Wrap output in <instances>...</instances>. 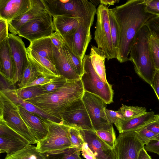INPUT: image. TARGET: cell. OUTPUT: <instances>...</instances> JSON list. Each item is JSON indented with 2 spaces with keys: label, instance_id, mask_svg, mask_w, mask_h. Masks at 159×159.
<instances>
[{
  "label": "cell",
  "instance_id": "obj_1",
  "mask_svg": "<svg viewBox=\"0 0 159 159\" xmlns=\"http://www.w3.org/2000/svg\"><path fill=\"white\" fill-rule=\"evenodd\" d=\"M145 0H129L110 9L120 30L117 60L120 63L129 61L128 56L138 32L151 18L155 16L145 10Z\"/></svg>",
  "mask_w": 159,
  "mask_h": 159
},
{
  "label": "cell",
  "instance_id": "obj_2",
  "mask_svg": "<svg viewBox=\"0 0 159 159\" xmlns=\"http://www.w3.org/2000/svg\"><path fill=\"white\" fill-rule=\"evenodd\" d=\"M84 92L81 79L67 80L57 90L25 101L51 117L61 121L62 113L73 102L82 98Z\"/></svg>",
  "mask_w": 159,
  "mask_h": 159
},
{
  "label": "cell",
  "instance_id": "obj_3",
  "mask_svg": "<svg viewBox=\"0 0 159 159\" xmlns=\"http://www.w3.org/2000/svg\"><path fill=\"white\" fill-rule=\"evenodd\" d=\"M151 32L145 25L138 32L131 47L129 61L135 71L144 81L151 85L157 72L153 66L150 46Z\"/></svg>",
  "mask_w": 159,
  "mask_h": 159
},
{
  "label": "cell",
  "instance_id": "obj_4",
  "mask_svg": "<svg viewBox=\"0 0 159 159\" xmlns=\"http://www.w3.org/2000/svg\"><path fill=\"white\" fill-rule=\"evenodd\" d=\"M69 128L62 121L59 123L52 121L46 136L37 143V150L43 153L55 154L73 148L70 139Z\"/></svg>",
  "mask_w": 159,
  "mask_h": 159
},
{
  "label": "cell",
  "instance_id": "obj_5",
  "mask_svg": "<svg viewBox=\"0 0 159 159\" xmlns=\"http://www.w3.org/2000/svg\"><path fill=\"white\" fill-rule=\"evenodd\" d=\"M0 110V120L24 137L30 144L37 143L21 116L19 106L9 99L1 90Z\"/></svg>",
  "mask_w": 159,
  "mask_h": 159
},
{
  "label": "cell",
  "instance_id": "obj_6",
  "mask_svg": "<svg viewBox=\"0 0 159 159\" xmlns=\"http://www.w3.org/2000/svg\"><path fill=\"white\" fill-rule=\"evenodd\" d=\"M84 72L80 77L84 91L95 94L102 99L107 104L113 102V90L112 85L102 80L95 71L89 55L83 59Z\"/></svg>",
  "mask_w": 159,
  "mask_h": 159
},
{
  "label": "cell",
  "instance_id": "obj_7",
  "mask_svg": "<svg viewBox=\"0 0 159 159\" xmlns=\"http://www.w3.org/2000/svg\"><path fill=\"white\" fill-rule=\"evenodd\" d=\"M97 9H94L80 18L79 25L74 33L62 38L65 43L70 50L83 60L92 39L90 30Z\"/></svg>",
  "mask_w": 159,
  "mask_h": 159
},
{
  "label": "cell",
  "instance_id": "obj_8",
  "mask_svg": "<svg viewBox=\"0 0 159 159\" xmlns=\"http://www.w3.org/2000/svg\"><path fill=\"white\" fill-rule=\"evenodd\" d=\"M108 10L107 6L101 4L99 5L97 9V21L94 34V39L98 48L108 61L117 59L111 39Z\"/></svg>",
  "mask_w": 159,
  "mask_h": 159
},
{
  "label": "cell",
  "instance_id": "obj_9",
  "mask_svg": "<svg viewBox=\"0 0 159 159\" xmlns=\"http://www.w3.org/2000/svg\"><path fill=\"white\" fill-rule=\"evenodd\" d=\"M46 9L53 17L62 16L80 18L89 14L95 5L87 0H43Z\"/></svg>",
  "mask_w": 159,
  "mask_h": 159
},
{
  "label": "cell",
  "instance_id": "obj_10",
  "mask_svg": "<svg viewBox=\"0 0 159 159\" xmlns=\"http://www.w3.org/2000/svg\"><path fill=\"white\" fill-rule=\"evenodd\" d=\"M52 16L47 11H45L22 26L17 34L30 42L50 37L55 30Z\"/></svg>",
  "mask_w": 159,
  "mask_h": 159
},
{
  "label": "cell",
  "instance_id": "obj_11",
  "mask_svg": "<svg viewBox=\"0 0 159 159\" xmlns=\"http://www.w3.org/2000/svg\"><path fill=\"white\" fill-rule=\"evenodd\" d=\"M95 131L107 129L113 126L108 121L104 111L107 104L99 97L84 92L81 98Z\"/></svg>",
  "mask_w": 159,
  "mask_h": 159
},
{
  "label": "cell",
  "instance_id": "obj_12",
  "mask_svg": "<svg viewBox=\"0 0 159 159\" xmlns=\"http://www.w3.org/2000/svg\"><path fill=\"white\" fill-rule=\"evenodd\" d=\"M61 119L64 124L70 127L95 131L81 98L67 107L61 114Z\"/></svg>",
  "mask_w": 159,
  "mask_h": 159
},
{
  "label": "cell",
  "instance_id": "obj_13",
  "mask_svg": "<svg viewBox=\"0 0 159 159\" xmlns=\"http://www.w3.org/2000/svg\"><path fill=\"white\" fill-rule=\"evenodd\" d=\"M144 146L135 131H130L119 133L113 149L116 159H138Z\"/></svg>",
  "mask_w": 159,
  "mask_h": 159
},
{
  "label": "cell",
  "instance_id": "obj_14",
  "mask_svg": "<svg viewBox=\"0 0 159 159\" xmlns=\"http://www.w3.org/2000/svg\"><path fill=\"white\" fill-rule=\"evenodd\" d=\"M0 152L10 156L30 144L25 139L0 120Z\"/></svg>",
  "mask_w": 159,
  "mask_h": 159
},
{
  "label": "cell",
  "instance_id": "obj_15",
  "mask_svg": "<svg viewBox=\"0 0 159 159\" xmlns=\"http://www.w3.org/2000/svg\"><path fill=\"white\" fill-rule=\"evenodd\" d=\"M8 41L13 61L15 75L13 85L18 82L29 60L25 44L18 36L9 34Z\"/></svg>",
  "mask_w": 159,
  "mask_h": 159
},
{
  "label": "cell",
  "instance_id": "obj_16",
  "mask_svg": "<svg viewBox=\"0 0 159 159\" xmlns=\"http://www.w3.org/2000/svg\"><path fill=\"white\" fill-rule=\"evenodd\" d=\"M19 107L22 118L37 143L45 138L52 121L29 112L20 106Z\"/></svg>",
  "mask_w": 159,
  "mask_h": 159
},
{
  "label": "cell",
  "instance_id": "obj_17",
  "mask_svg": "<svg viewBox=\"0 0 159 159\" xmlns=\"http://www.w3.org/2000/svg\"><path fill=\"white\" fill-rule=\"evenodd\" d=\"M79 130L84 142L87 143L96 159H116L113 149L100 139L95 131Z\"/></svg>",
  "mask_w": 159,
  "mask_h": 159
},
{
  "label": "cell",
  "instance_id": "obj_18",
  "mask_svg": "<svg viewBox=\"0 0 159 159\" xmlns=\"http://www.w3.org/2000/svg\"><path fill=\"white\" fill-rule=\"evenodd\" d=\"M32 0H0V18L8 23L28 11Z\"/></svg>",
  "mask_w": 159,
  "mask_h": 159
},
{
  "label": "cell",
  "instance_id": "obj_19",
  "mask_svg": "<svg viewBox=\"0 0 159 159\" xmlns=\"http://www.w3.org/2000/svg\"><path fill=\"white\" fill-rule=\"evenodd\" d=\"M46 11L43 0H32V6L28 11L8 23L9 31L16 35L22 26Z\"/></svg>",
  "mask_w": 159,
  "mask_h": 159
},
{
  "label": "cell",
  "instance_id": "obj_20",
  "mask_svg": "<svg viewBox=\"0 0 159 159\" xmlns=\"http://www.w3.org/2000/svg\"><path fill=\"white\" fill-rule=\"evenodd\" d=\"M7 39L0 43V73L10 85H13L14 66Z\"/></svg>",
  "mask_w": 159,
  "mask_h": 159
},
{
  "label": "cell",
  "instance_id": "obj_21",
  "mask_svg": "<svg viewBox=\"0 0 159 159\" xmlns=\"http://www.w3.org/2000/svg\"><path fill=\"white\" fill-rule=\"evenodd\" d=\"M27 51L29 61L39 76L52 79L61 76L55 65L49 60L27 48Z\"/></svg>",
  "mask_w": 159,
  "mask_h": 159
},
{
  "label": "cell",
  "instance_id": "obj_22",
  "mask_svg": "<svg viewBox=\"0 0 159 159\" xmlns=\"http://www.w3.org/2000/svg\"><path fill=\"white\" fill-rule=\"evenodd\" d=\"M54 63L60 75L68 80L80 79V77L74 70L65 53L63 47L58 49L53 45Z\"/></svg>",
  "mask_w": 159,
  "mask_h": 159
},
{
  "label": "cell",
  "instance_id": "obj_23",
  "mask_svg": "<svg viewBox=\"0 0 159 159\" xmlns=\"http://www.w3.org/2000/svg\"><path fill=\"white\" fill-rule=\"evenodd\" d=\"M153 111L147 112L139 116L128 120H122L115 125L119 133L136 131L147 126L152 120Z\"/></svg>",
  "mask_w": 159,
  "mask_h": 159
},
{
  "label": "cell",
  "instance_id": "obj_24",
  "mask_svg": "<svg viewBox=\"0 0 159 159\" xmlns=\"http://www.w3.org/2000/svg\"><path fill=\"white\" fill-rule=\"evenodd\" d=\"M53 18L55 31L62 38L74 33L80 20V18L78 17L70 16H57Z\"/></svg>",
  "mask_w": 159,
  "mask_h": 159
},
{
  "label": "cell",
  "instance_id": "obj_25",
  "mask_svg": "<svg viewBox=\"0 0 159 159\" xmlns=\"http://www.w3.org/2000/svg\"><path fill=\"white\" fill-rule=\"evenodd\" d=\"M1 90L15 104L26 111L36 114L46 119L58 123L61 122L51 117L31 103L21 99L17 94L16 89L7 88Z\"/></svg>",
  "mask_w": 159,
  "mask_h": 159
},
{
  "label": "cell",
  "instance_id": "obj_26",
  "mask_svg": "<svg viewBox=\"0 0 159 159\" xmlns=\"http://www.w3.org/2000/svg\"><path fill=\"white\" fill-rule=\"evenodd\" d=\"M28 48L54 64L53 44L50 37L40 39L30 43Z\"/></svg>",
  "mask_w": 159,
  "mask_h": 159
},
{
  "label": "cell",
  "instance_id": "obj_27",
  "mask_svg": "<svg viewBox=\"0 0 159 159\" xmlns=\"http://www.w3.org/2000/svg\"><path fill=\"white\" fill-rule=\"evenodd\" d=\"M89 56L95 71L102 80L108 83L104 64L106 58L103 53L98 47L92 45Z\"/></svg>",
  "mask_w": 159,
  "mask_h": 159
},
{
  "label": "cell",
  "instance_id": "obj_28",
  "mask_svg": "<svg viewBox=\"0 0 159 159\" xmlns=\"http://www.w3.org/2000/svg\"><path fill=\"white\" fill-rule=\"evenodd\" d=\"M4 159H46L43 153L37 149L36 146L30 144L22 149Z\"/></svg>",
  "mask_w": 159,
  "mask_h": 159
},
{
  "label": "cell",
  "instance_id": "obj_29",
  "mask_svg": "<svg viewBox=\"0 0 159 159\" xmlns=\"http://www.w3.org/2000/svg\"><path fill=\"white\" fill-rule=\"evenodd\" d=\"M108 15L112 44L117 58L119 49L120 30L118 23L110 9L108 10Z\"/></svg>",
  "mask_w": 159,
  "mask_h": 159
},
{
  "label": "cell",
  "instance_id": "obj_30",
  "mask_svg": "<svg viewBox=\"0 0 159 159\" xmlns=\"http://www.w3.org/2000/svg\"><path fill=\"white\" fill-rule=\"evenodd\" d=\"M39 76L35 68L29 61V63L24 69L19 81V88H25Z\"/></svg>",
  "mask_w": 159,
  "mask_h": 159
},
{
  "label": "cell",
  "instance_id": "obj_31",
  "mask_svg": "<svg viewBox=\"0 0 159 159\" xmlns=\"http://www.w3.org/2000/svg\"><path fill=\"white\" fill-rule=\"evenodd\" d=\"M63 47L66 56L72 67L81 77L84 72L83 60L70 50L64 42Z\"/></svg>",
  "mask_w": 159,
  "mask_h": 159
},
{
  "label": "cell",
  "instance_id": "obj_32",
  "mask_svg": "<svg viewBox=\"0 0 159 159\" xmlns=\"http://www.w3.org/2000/svg\"><path fill=\"white\" fill-rule=\"evenodd\" d=\"M81 151L78 148L73 147L57 154H43L46 159H82L80 156Z\"/></svg>",
  "mask_w": 159,
  "mask_h": 159
},
{
  "label": "cell",
  "instance_id": "obj_33",
  "mask_svg": "<svg viewBox=\"0 0 159 159\" xmlns=\"http://www.w3.org/2000/svg\"><path fill=\"white\" fill-rule=\"evenodd\" d=\"M149 43L153 66L157 71H159V36L151 32Z\"/></svg>",
  "mask_w": 159,
  "mask_h": 159
},
{
  "label": "cell",
  "instance_id": "obj_34",
  "mask_svg": "<svg viewBox=\"0 0 159 159\" xmlns=\"http://www.w3.org/2000/svg\"><path fill=\"white\" fill-rule=\"evenodd\" d=\"M16 91L18 96L25 100L45 93L41 85L18 88Z\"/></svg>",
  "mask_w": 159,
  "mask_h": 159
},
{
  "label": "cell",
  "instance_id": "obj_35",
  "mask_svg": "<svg viewBox=\"0 0 159 159\" xmlns=\"http://www.w3.org/2000/svg\"><path fill=\"white\" fill-rule=\"evenodd\" d=\"M119 110L122 113L124 120H128L140 116L147 111L145 107L129 106L124 104Z\"/></svg>",
  "mask_w": 159,
  "mask_h": 159
},
{
  "label": "cell",
  "instance_id": "obj_36",
  "mask_svg": "<svg viewBox=\"0 0 159 159\" xmlns=\"http://www.w3.org/2000/svg\"><path fill=\"white\" fill-rule=\"evenodd\" d=\"M98 136L111 148L113 149L116 141V135L112 126L107 129L95 131Z\"/></svg>",
  "mask_w": 159,
  "mask_h": 159
},
{
  "label": "cell",
  "instance_id": "obj_37",
  "mask_svg": "<svg viewBox=\"0 0 159 159\" xmlns=\"http://www.w3.org/2000/svg\"><path fill=\"white\" fill-rule=\"evenodd\" d=\"M67 80L61 75L54 78L51 82L41 86L45 93L54 92L61 87Z\"/></svg>",
  "mask_w": 159,
  "mask_h": 159
},
{
  "label": "cell",
  "instance_id": "obj_38",
  "mask_svg": "<svg viewBox=\"0 0 159 159\" xmlns=\"http://www.w3.org/2000/svg\"><path fill=\"white\" fill-rule=\"evenodd\" d=\"M69 132L73 147L78 148L81 150L84 142L80 130L74 128L70 127Z\"/></svg>",
  "mask_w": 159,
  "mask_h": 159
},
{
  "label": "cell",
  "instance_id": "obj_39",
  "mask_svg": "<svg viewBox=\"0 0 159 159\" xmlns=\"http://www.w3.org/2000/svg\"><path fill=\"white\" fill-rule=\"evenodd\" d=\"M135 131L138 138L144 145L158 134L149 130L146 127Z\"/></svg>",
  "mask_w": 159,
  "mask_h": 159
},
{
  "label": "cell",
  "instance_id": "obj_40",
  "mask_svg": "<svg viewBox=\"0 0 159 159\" xmlns=\"http://www.w3.org/2000/svg\"><path fill=\"white\" fill-rule=\"evenodd\" d=\"M104 111L108 122L111 124H114L115 125L120 120H124L123 116L119 109L114 111L106 108Z\"/></svg>",
  "mask_w": 159,
  "mask_h": 159
},
{
  "label": "cell",
  "instance_id": "obj_41",
  "mask_svg": "<svg viewBox=\"0 0 159 159\" xmlns=\"http://www.w3.org/2000/svg\"><path fill=\"white\" fill-rule=\"evenodd\" d=\"M145 10L155 16H159V0H145Z\"/></svg>",
  "mask_w": 159,
  "mask_h": 159
},
{
  "label": "cell",
  "instance_id": "obj_42",
  "mask_svg": "<svg viewBox=\"0 0 159 159\" xmlns=\"http://www.w3.org/2000/svg\"><path fill=\"white\" fill-rule=\"evenodd\" d=\"M150 32L159 36V16H155L145 23Z\"/></svg>",
  "mask_w": 159,
  "mask_h": 159
},
{
  "label": "cell",
  "instance_id": "obj_43",
  "mask_svg": "<svg viewBox=\"0 0 159 159\" xmlns=\"http://www.w3.org/2000/svg\"><path fill=\"white\" fill-rule=\"evenodd\" d=\"M144 148L147 151L155 153L159 156V134L151 140Z\"/></svg>",
  "mask_w": 159,
  "mask_h": 159
},
{
  "label": "cell",
  "instance_id": "obj_44",
  "mask_svg": "<svg viewBox=\"0 0 159 159\" xmlns=\"http://www.w3.org/2000/svg\"><path fill=\"white\" fill-rule=\"evenodd\" d=\"M9 25L7 21L0 18V43L8 38Z\"/></svg>",
  "mask_w": 159,
  "mask_h": 159
},
{
  "label": "cell",
  "instance_id": "obj_45",
  "mask_svg": "<svg viewBox=\"0 0 159 159\" xmlns=\"http://www.w3.org/2000/svg\"><path fill=\"white\" fill-rule=\"evenodd\" d=\"M53 45L58 49L61 48L64 44V41L61 36L55 31L50 37Z\"/></svg>",
  "mask_w": 159,
  "mask_h": 159
},
{
  "label": "cell",
  "instance_id": "obj_46",
  "mask_svg": "<svg viewBox=\"0 0 159 159\" xmlns=\"http://www.w3.org/2000/svg\"><path fill=\"white\" fill-rule=\"evenodd\" d=\"M157 134H159V114L154 115L152 122L146 127Z\"/></svg>",
  "mask_w": 159,
  "mask_h": 159
},
{
  "label": "cell",
  "instance_id": "obj_47",
  "mask_svg": "<svg viewBox=\"0 0 159 159\" xmlns=\"http://www.w3.org/2000/svg\"><path fill=\"white\" fill-rule=\"evenodd\" d=\"M54 78L49 79L42 76H39L34 80L33 81L30 83L25 88L43 85L47 84L53 80Z\"/></svg>",
  "mask_w": 159,
  "mask_h": 159
},
{
  "label": "cell",
  "instance_id": "obj_48",
  "mask_svg": "<svg viewBox=\"0 0 159 159\" xmlns=\"http://www.w3.org/2000/svg\"><path fill=\"white\" fill-rule=\"evenodd\" d=\"M83 157L86 159H96L93 153L89 148L87 143L84 142L81 149Z\"/></svg>",
  "mask_w": 159,
  "mask_h": 159
},
{
  "label": "cell",
  "instance_id": "obj_49",
  "mask_svg": "<svg viewBox=\"0 0 159 159\" xmlns=\"http://www.w3.org/2000/svg\"><path fill=\"white\" fill-rule=\"evenodd\" d=\"M153 89L159 101V71H157L150 85Z\"/></svg>",
  "mask_w": 159,
  "mask_h": 159
},
{
  "label": "cell",
  "instance_id": "obj_50",
  "mask_svg": "<svg viewBox=\"0 0 159 159\" xmlns=\"http://www.w3.org/2000/svg\"><path fill=\"white\" fill-rule=\"evenodd\" d=\"M138 159H152V158L143 148L140 151Z\"/></svg>",
  "mask_w": 159,
  "mask_h": 159
},
{
  "label": "cell",
  "instance_id": "obj_51",
  "mask_svg": "<svg viewBox=\"0 0 159 159\" xmlns=\"http://www.w3.org/2000/svg\"><path fill=\"white\" fill-rule=\"evenodd\" d=\"M119 0H100V4L107 6V5H114L115 3L118 2Z\"/></svg>",
  "mask_w": 159,
  "mask_h": 159
}]
</instances>
